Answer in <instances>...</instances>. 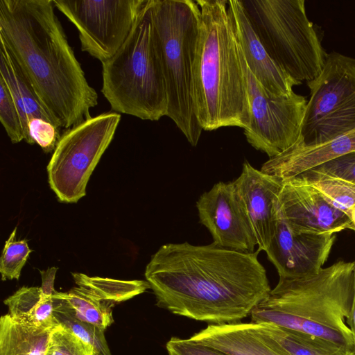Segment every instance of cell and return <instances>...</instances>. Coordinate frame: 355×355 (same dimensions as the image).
Here are the masks:
<instances>
[{
    "instance_id": "obj_8",
    "label": "cell",
    "mask_w": 355,
    "mask_h": 355,
    "mask_svg": "<svg viewBox=\"0 0 355 355\" xmlns=\"http://www.w3.org/2000/svg\"><path fill=\"white\" fill-rule=\"evenodd\" d=\"M306 85L301 144H321L355 129V58L330 52L320 76Z\"/></svg>"
},
{
    "instance_id": "obj_34",
    "label": "cell",
    "mask_w": 355,
    "mask_h": 355,
    "mask_svg": "<svg viewBox=\"0 0 355 355\" xmlns=\"http://www.w3.org/2000/svg\"><path fill=\"white\" fill-rule=\"evenodd\" d=\"M351 218H352V220L353 221V223L355 225V206L354 207V208L352 209Z\"/></svg>"
},
{
    "instance_id": "obj_7",
    "label": "cell",
    "mask_w": 355,
    "mask_h": 355,
    "mask_svg": "<svg viewBox=\"0 0 355 355\" xmlns=\"http://www.w3.org/2000/svg\"><path fill=\"white\" fill-rule=\"evenodd\" d=\"M266 52L294 80L309 82L321 73L328 53L320 28L306 15L304 0H241Z\"/></svg>"
},
{
    "instance_id": "obj_30",
    "label": "cell",
    "mask_w": 355,
    "mask_h": 355,
    "mask_svg": "<svg viewBox=\"0 0 355 355\" xmlns=\"http://www.w3.org/2000/svg\"><path fill=\"white\" fill-rule=\"evenodd\" d=\"M28 128L34 144H38L45 153L55 150L61 135L57 126L46 120L33 118L29 121Z\"/></svg>"
},
{
    "instance_id": "obj_20",
    "label": "cell",
    "mask_w": 355,
    "mask_h": 355,
    "mask_svg": "<svg viewBox=\"0 0 355 355\" xmlns=\"http://www.w3.org/2000/svg\"><path fill=\"white\" fill-rule=\"evenodd\" d=\"M9 315L19 324L37 330H51L59 324L54 315L53 295L41 287L23 286L4 300Z\"/></svg>"
},
{
    "instance_id": "obj_5",
    "label": "cell",
    "mask_w": 355,
    "mask_h": 355,
    "mask_svg": "<svg viewBox=\"0 0 355 355\" xmlns=\"http://www.w3.org/2000/svg\"><path fill=\"white\" fill-rule=\"evenodd\" d=\"M153 5L146 1L124 43L102 62L101 92L114 112L158 121L166 116L168 99Z\"/></svg>"
},
{
    "instance_id": "obj_19",
    "label": "cell",
    "mask_w": 355,
    "mask_h": 355,
    "mask_svg": "<svg viewBox=\"0 0 355 355\" xmlns=\"http://www.w3.org/2000/svg\"><path fill=\"white\" fill-rule=\"evenodd\" d=\"M0 76L7 85L19 110L24 140L29 144H34L28 128V122L31 119H42L57 125L42 105L31 83L10 51L3 40H0Z\"/></svg>"
},
{
    "instance_id": "obj_6",
    "label": "cell",
    "mask_w": 355,
    "mask_h": 355,
    "mask_svg": "<svg viewBox=\"0 0 355 355\" xmlns=\"http://www.w3.org/2000/svg\"><path fill=\"white\" fill-rule=\"evenodd\" d=\"M200 8L193 0H153V19L162 59L171 118L193 146L203 130L192 98Z\"/></svg>"
},
{
    "instance_id": "obj_26",
    "label": "cell",
    "mask_w": 355,
    "mask_h": 355,
    "mask_svg": "<svg viewBox=\"0 0 355 355\" xmlns=\"http://www.w3.org/2000/svg\"><path fill=\"white\" fill-rule=\"evenodd\" d=\"M54 315L58 323L91 345L96 355H112L104 331L98 327L80 321L72 315L63 302L53 297Z\"/></svg>"
},
{
    "instance_id": "obj_21",
    "label": "cell",
    "mask_w": 355,
    "mask_h": 355,
    "mask_svg": "<svg viewBox=\"0 0 355 355\" xmlns=\"http://www.w3.org/2000/svg\"><path fill=\"white\" fill-rule=\"evenodd\" d=\"M259 325L289 355H355L353 349L318 336L271 323Z\"/></svg>"
},
{
    "instance_id": "obj_29",
    "label": "cell",
    "mask_w": 355,
    "mask_h": 355,
    "mask_svg": "<svg viewBox=\"0 0 355 355\" xmlns=\"http://www.w3.org/2000/svg\"><path fill=\"white\" fill-rule=\"evenodd\" d=\"M0 121L12 144L24 139L19 110L7 85L1 76Z\"/></svg>"
},
{
    "instance_id": "obj_25",
    "label": "cell",
    "mask_w": 355,
    "mask_h": 355,
    "mask_svg": "<svg viewBox=\"0 0 355 355\" xmlns=\"http://www.w3.org/2000/svg\"><path fill=\"white\" fill-rule=\"evenodd\" d=\"M71 275L78 286L90 291L103 300L113 303L126 301L150 288L146 280H119L89 277L80 272H73Z\"/></svg>"
},
{
    "instance_id": "obj_16",
    "label": "cell",
    "mask_w": 355,
    "mask_h": 355,
    "mask_svg": "<svg viewBox=\"0 0 355 355\" xmlns=\"http://www.w3.org/2000/svg\"><path fill=\"white\" fill-rule=\"evenodd\" d=\"M227 7L248 67L266 91L275 96L291 94L301 85L270 58L254 31L241 1L228 0Z\"/></svg>"
},
{
    "instance_id": "obj_3",
    "label": "cell",
    "mask_w": 355,
    "mask_h": 355,
    "mask_svg": "<svg viewBox=\"0 0 355 355\" xmlns=\"http://www.w3.org/2000/svg\"><path fill=\"white\" fill-rule=\"evenodd\" d=\"M198 36L193 66V110L203 130L250 123L244 67L227 0H197Z\"/></svg>"
},
{
    "instance_id": "obj_13",
    "label": "cell",
    "mask_w": 355,
    "mask_h": 355,
    "mask_svg": "<svg viewBox=\"0 0 355 355\" xmlns=\"http://www.w3.org/2000/svg\"><path fill=\"white\" fill-rule=\"evenodd\" d=\"M200 223L213 243L231 250L253 252L257 241L233 182L216 183L196 202Z\"/></svg>"
},
{
    "instance_id": "obj_31",
    "label": "cell",
    "mask_w": 355,
    "mask_h": 355,
    "mask_svg": "<svg viewBox=\"0 0 355 355\" xmlns=\"http://www.w3.org/2000/svg\"><path fill=\"white\" fill-rule=\"evenodd\" d=\"M168 355H230L208 345L189 338L172 337L166 344Z\"/></svg>"
},
{
    "instance_id": "obj_4",
    "label": "cell",
    "mask_w": 355,
    "mask_h": 355,
    "mask_svg": "<svg viewBox=\"0 0 355 355\" xmlns=\"http://www.w3.org/2000/svg\"><path fill=\"white\" fill-rule=\"evenodd\" d=\"M354 261H339L313 275L279 278L251 312V322L271 323L354 351L347 323L354 296Z\"/></svg>"
},
{
    "instance_id": "obj_32",
    "label": "cell",
    "mask_w": 355,
    "mask_h": 355,
    "mask_svg": "<svg viewBox=\"0 0 355 355\" xmlns=\"http://www.w3.org/2000/svg\"><path fill=\"white\" fill-rule=\"evenodd\" d=\"M58 268L52 267L46 270H40L42 276V292L43 294L53 295L54 289V280Z\"/></svg>"
},
{
    "instance_id": "obj_15",
    "label": "cell",
    "mask_w": 355,
    "mask_h": 355,
    "mask_svg": "<svg viewBox=\"0 0 355 355\" xmlns=\"http://www.w3.org/2000/svg\"><path fill=\"white\" fill-rule=\"evenodd\" d=\"M233 182L258 250L266 252L276 231L283 180L256 169L245 161L241 175Z\"/></svg>"
},
{
    "instance_id": "obj_10",
    "label": "cell",
    "mask_w": 355,
    "mask_h": 355,
    "mask_svg": "<svg viewBox=\"0 0 355 355\" xmlns=\"http://www.w3.org/2000/svg\"><path fill=\"white\" fill-rule=\"evenodd\" d=\"M240 51L250 113V123L244 129V135L252 147L272 158L299 139L307 100L294 91L284 96L268 93L248 67L241 47Z\"/></svg>"
},
{
    "instance_id": "obj_2",
    "label": "cell",
    "mask_w": 355,
    "mask_h": 355,
    "mask_svg": "<svg viewBox=\"0 0 355 355\" xmlns=\"http://www.w3.org/2000/svg\"><path fill=\"white\" fill-rule=\"evenodd\" d=\"M53 0H0V40L59 129L92 117L98 94L69 44Z\"/></svg>"
},
{
    "instance_id": "obj_18",
    "label": "cell",
    "mask_w": 355,
    "mask_h": 355,
    "mask_svg": "<svg viewBox=\"0 0 355 355\" xmlns=\"http://www.w3.org/2000/svg\"><path fill=\"white\" fill-rule=\"evenodd\" d=\"M352 152H355V129L315 146H304L297 140L282 153L270 158L262 165L261 171L287 180Z\"/></svg>"
},
{
    "instance_id": "obj_33",
    "label": "cell",
    "mask_w": 355,
    "mask_h": 355,
    "mask_svg": "<svg viewBox=\"0 0 355 355\" xmlns=\"http://www.w3.org/2000/svg\"><path fill=\"white\" fill-rule=\"evenodd\" d=\"M354 262V296L353 301L351 308V312L349 318L347 320V323L350 328L352 334L354 352H355V261Z\"/></svg>"
},
{
    "instance_id": "obj_23",
    "label": "cell",
    "mask_w": 355,
    "mask_h": 355,
    "mask_svg": "<svg viewBox=\"0 0 355 355\" xmlns=\"http://www.w3.org/2000/svg\"><path fill=\"white\" fill-rule=\"evenodd\" d=\"M53 297L61 300L69 313L78 320L105 331L113 322V302L103 300L90 291L73 287L68 292L55 291Z\"/></svg>"
},
{
    "instance_id": "obj_14",
    "label": "cell",
    "mask_w": 355,
    "mask_h": 355,
    "mask_svg": "<svg viewBox=\"0 0 355 355\" xmlns=\"http://www.w3.org/2000/svg\"><path fill=\"white\" fill-rule=\"evenodd\" d=\"M335 240L334 234L293 233L277 209L276 231L266 252L279 278H301L322 268Z\"/></svg>"
},
{
    "instance_id": "obj_17",
    "label": "cell",
    "mask_w": 355,
    "mask_h": 355,
    "mask_svg": "<svg viewBox=\"0 0 355 355\" xmlns=\"http://www.w3.org/2000/svg\"><path fill=\"white\" fill-rule=\"evenodd\" d=\"M189 339L230 355H289L252 322L209 324Z\"/></svg>"
},
{
    "instance_id": "obj_22",
    "label": "cell",
    "mask_w": 355,
    "mask_h": 355,
    "mask_svg": "<svg viewBox=\"0 0 355 355\" xmlns=\"http://www.w3.org/2000/svg\"><path fill=\"white\" fill-rule=\"evenodd\" d=\"M51 330L28 328L15 322L9 314L2 315L0 355H46Z\"/></svg>"
},
{
    "instance_id": "obj_24",
    "label": "cell",
    "mask_w": 355,
    "mask_h": 355,
    "mask_svg": "<svg viewBox=\"0 0 355 355\" xmlns=\"http://www.w3.org/2000/svg\"><path fill=\"white\" fill-rule=\"evenodd\" d=\"M294 178L316 189L334 207L352 219V211L355 206V182L315 168L309 169Z\"/></svg>"
},
{
    "instance_id": "obj_1",
    "label": "cell",
    "mask_w": 355,
    "mask_h": 355,
    "mask_svg": "<svg viewBox=\"0 0 355 355\" xmlns=\"http://www.w3.org/2000/svg\"><path fill=\"white\" fill-rule=\"evenodd\" d=\"M259 250L167 243L145 270L157 306L210 324L239 322L270 293Z\"/></svg>"
},
{
    "instance_id": "obj_9",
    "label": "cell",
    "mask_w": 355,
    "mask_h": 355,
    "mask_svg": "<svg viewBox=\"0 0 355 355\" xmlns=\"http://www.w3.org/2000/svg\"><path fill=\"white\" fill-rule=\"evenodd\" d=\"M121 116L103 112L67 129L47 166L49 183L60 202L74 203L86 194L92 173L110 144Z\"/></svg>"
},
{
    "instance_id": "obj_28",
    "label": "cell",
    "mask_w": 355,
    "mask_h": 355,
    "mask_svg": "<svg viewBox=\"0 0 355 355\" xmlns=\"http://www.w3.org/2000/svg\"><path fill=\"white\" fill-rule=\"evenodd\" d=\"M46 355H96L94 348L60 324L51 332Z\"/></svg>"
},
{
    "instance_id": "obj_27",
    "label": "cell",
    "mask_w": 355,
    "mask_h": 355,
    "mask_svg": "<svg viewBox=\"0 0 355 355\" xmlns=\"http://www.w3.org/2000/svg\"><path fill=\"white\" fill-rule=\"evenodd\" d=\"M17 227L5 242L0 258L1 280H18L21 271L32 250L25 240L15 241Z\"/></svg>"
},
{
    "instance_id": "obj_12",
    "label": "cell",
    "mask_w": 355,
    "mask_h": 355,
    "mask_svg": "<svg viewBox=\"0 0 355 355\" xmlns=\"http://www.w3.org/2000/svg\"><path fill=\"white\" fill-rule=\"evenodd\" d=\"M277 209L290 230L299 234H335L355 232V225L314 187L296 178L283 180Z\"/></svg>"
},
{
    "instance_id": "obj_11",
    "label": "cell",
    "mask_w": 355,
    "mask_h": 355,
    "mask_svg": "<svg viewBox=\"0 0 355 355\" xmlns=\"http://www.w3.org/2000/svg\"><path fill=\"white\" fill-rule=\"evenodd\" d=\"M78 31L81 50L102 62L130 35L147 0H53Z\"/></svg>"
}]
</instances>
